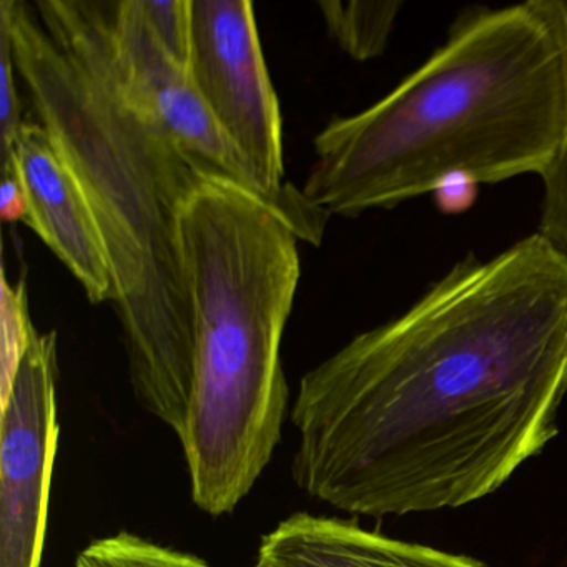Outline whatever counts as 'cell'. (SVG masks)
Returning a JSON list of instances; mask_svg holds the SVG:
<instances>
[{
	"mask_svg": "<svg viewBox=\"0 0 567 567\" xmlns=\"http://www.w3.org/2000/svg\"><path fill=\"white\" fill-rule=\"evenodd\" d=\"M566 398L567 251L537 231L305 373L291 477L354 516L466 506L543 453Z\"/></svg>",
	"mask_w": 567,
	"mask_h": 567,
	"instance_id": "cell-1",
	"label": "cell"
},
{
	"mask_svg": "<svg viewBox=\"0 0 567 567\" xmlns=\"http://www.w3.org/2000/svg\"><path fill=\"white\" fill-rule=\"evenodd\" d=\"M35 11L0 0L16 71L104 238L135 398L181 440L194 373L181 215L215 175L128 85L115 49L114 2L39 0Z\"/></svg>",
	"mask_w": 567,
	"mask_h": 567,
	"instance_id": "cell-2",
	"label": "cell"
},
{
	"mask_svg": "<svg viewBox=\"0 0 567 567\" xmlns=\"http://www.w3.org/2000/svg\"><path fill=\"white\" fill-rule=\"evenodd\" d=\"M313 145L301 192L340 217L398 207L450 178L546 177L567 152V2L461 12L426 62Z\"/></svg>",
	"mask_w": 567,
	"mask_h": 567,
	"instance_id": "cell-3",
	"label": "cell"
},
{
	"mask_svg": "<svg viewBox=\"0 0 567 567\" xmlns=\"http://www.w3.org/2000/svg\"><path fill=\"white\" fill-rule=\"evenodd\" d=\"M194 373L181 436L192 501L234 513L281 441L290 390L281 340L300 281L295 231L260 198L204 182L181 215Z\"/></svg>",
	"mask_w": 567,
	"mask_h": 567,
	"instance_id": "cell-4",
	"label": "cell"
},
{
	"mask_svg": "<svg viewBox=\"0 0 567 567\" xmlns=\"http://www.w3.org/2000/svg\"><path fill=\"white\" fill-rule=\"evenodd\" d=\"M187 71L218 127L284 198L303 192L284 181V128L250 0H192Z\"/></svg>",
	"mask_w": 567,
	"mask_h": 567,
	"instance_id": "cell-5",
	"label": "cell"
},
{
	"mask_svg": "<svg viewBox=\"0 0 567 567\" xmlns=\"http://www.w3.org/2000/svg\"><path fill=\"white\" fill-rule=\"evenodd\" d=\"M114 39L128 85L187 154L215 177L260 198L300 240L321 244L330 215L310 204L305 194L278 197L261 184L244 154L218 127L187 68L162 48L138 0L114 2Z\"/></svg>",
	"mask_w": 567,
	"mask_h": 567,
	"instance_id": "cell-6",
	"label": "cell"
},
{
	"mask_svg": "<svg viewBox=\"0 0 567 567\" xmlns=\"http://www.w3.org/2000/svg\"><path fill=\"white\" fill-rule=\"evenodd\" d=\"M0 406V567H41L59 441L55 331H35Z\"/></svg>",
	"mask_w": 567,
	"mask_h": 567,
	"instance_id": "cell-7",
	"label": "cell"
},
{
	"mask_svg": "<svg viewBox=\"0 0 567 567\" xmlns=\"http://www.w3.org/2000/svg\"><path fill=\"white\" fill-rule=\"evenodd\" d=\"M24 185L25 225L58 255L92 303L117 300V284L104 238L78 175L39 122H24L2 161Z\"/></svg>",
	"mask_w": 567,
	"mask_h": 567,
	"instance_id": "cell-8",
	"label": "cell"
},
{
	"mask_svg": "<svg viewBox=\"0 0 567 567\" xmlns=\"http://www.w3.org/2000/svg\"><path fill=\"white\" fill-rule=\"evenodd\" d=\"M264 567H486L483 560L364 529L354 519L291 514L258 547Z\"/></svg>",
	"mask_w": 567,
	"mask_h": 567,
	"instance_id": "cell-9",
	"label": "cell"
},
{
	"mask_svg": "<svg viewBox=\"0 0 567 567\" xmlns=\"http://www.w3.org/2000/svg\"><path fill=\"white\" fill-rule=\"evenodd\" d=\"M403 6L401 0H324L318 9L338 45L357 61H370L383 54Z\"/></svg>",
	"mask_w": 567,
	"mask_h": 567,
	"instance_id": "cell-10",
	"label": "cell"
},
{
	"mask_svg": "<svg viewBox=\"0 0 567 567\" xmlns=\"http://www.w3.org/2000/svg\"><path fill=\"white\" fill-rule=\"evenodd\" d=\"M75 567H210L207 560L185 550L121 530L99 537L78 554Z\"/></svg>",
	"mask_w": 567,
	"mask_h": 567,
	"instance_id": "cell-11",
	"label": "cell"
},
{
	"mask_svg": "<svg viewBox=\"0 0 567 567\" xmlns=\"http://www.w3.org/2000/svg\"><path fill=\"white\" fill-rule=\"evenodd\" d=\"M2 377H0V403L8 398L19 364L34 337L35 328L29 315L28 291L24 280L9 284L8 275H2Z\"/></svg>",
	"mask_w": 567,
	"mask_h": 567,
	"instance_id": "cell-12",
	"label": "cell"
},
{
	"mask_svg": "<svg viewBox=\"0 0 567 567\" xmlns=\"http://www.w3.org/2000/svg\"><path fill=\"white\" fill-rule=\"evenodd\" d=\"M162 48L187 68L190 51L192 0H138Z\"/></svg>",
	"mask_w": 567,
	"mask_h": 567,
	"instance_id": "cell-13",
	"label": "cell"
},
{
	"mask_svg": "<svg viewBox=\"0 0 567 567\" xmlns=\"http://www.w3.org/2000/svg\"><path fill=\"white\" fill-rule=\"evenodd\" d=\"M16 72L11 35L8 25L0 21V161L8 157L16 135L24 125Z\"/></svg>",
	"mask_w": 567,
	"mask_h": 567,
	"instance_id": "cell-14",
	"label": "cell"
},
{
	"mask_svg": "<svg viewBox=\"0 0 567 567\" xmlns=\"http://www.w3.org/2000/svg\"><path fill=\"white\" fill-rule=\"evenodd\" d=\"M29 202L24 185L12 168L2 171V187H0V217L4 221L28 220Z\"/></svg>",
	"mask_w": 567,
	"mask_h": 567,
	"instance_id": "cell-15",
	"label": "cell"
},
{
	"mask_svg": "<svg viewBox=\"0 0 567 567\" xmlns=\"http://www.w3.org/2000/svg\"><path fill=\"white\" fill-rule=\"evenodd\" d=\"M251 567H264V566H261V564H258L257 560H255V564Z\"/></svg>",
	"mask_w": 567,
	"mask_h": 567,
	"instance_id": "cell-16",
	"label": "cell"
}]
</instances>
